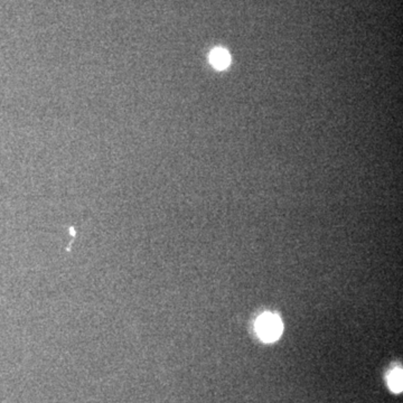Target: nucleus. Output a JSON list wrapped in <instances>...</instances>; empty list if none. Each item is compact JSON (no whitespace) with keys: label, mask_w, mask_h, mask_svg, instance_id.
Returning <instances> with one entry per match:
<instances>
[{"label":"nucleus","mask_w":403,"mask_h":403,"mask_svg":"<svg viewBox=\"0 0 403 403\" xmlns=\"http://www.w3.org/2000/svg\"><path fill=\"white\" fill-rule=\"evenodd\" d=\"M284 330V324L279 316L272 313H265L259 316L256 321V332L259 339L265 343L278 341Z\"/></svg>","instance_id":"obj_1"},{"label":"nucleus","mask_w":403,"mask_h":403,"mask_svg":"<svg viewBox=\"0 0 403 403\" xmlns=\"http://www.w3.org/2000/svg\"><path fill=\"white\" fill-rule=\"evenodd\" d=\"M210 62L217 70H226L231 63V57L226 50L217 47L210 54Z\"/></svg>","instance_id":"obj_2"},{"label":"nucleus","mask_w":403,"mask_h":403,"mask_svg":"<svg viewBox=\"0 0 403 403\" xmlns=\"http://www.w3.org/2000/svg\"><path fill=\"white\" fill-rule=\"evenodd\" d=\"M388 384L392 392L401 393L403 388V373L401 367H395L388 375Z\"/></svg>","instance_id":"obj_3"}]
</instances>
